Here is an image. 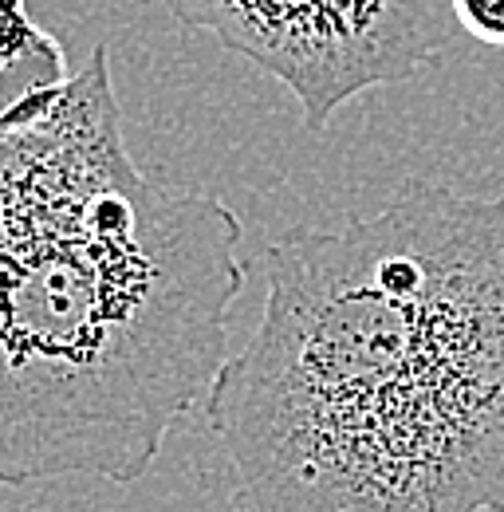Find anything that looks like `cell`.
<instances>
[{"instance_id": "cell-1", "label": "cell", "mask_w": 504, "mask_h": 512, "mask_svg": "<svg viewBox=\"0 0 504 512\" xmlns=\"http://www.w3.org/2000/svg\"><path fill=\"white\" fill-rule=\"evenodd\" d=\"M264 280L205 402L249 512H504V197L414 186Z\"/></svg>"}, {"instance_id": "cell-2", "label": "cell", "mask_w": 504, "mask_h": 512, "mask_svg": "<svg viewBox=\"0 0 504 512\" xmlns=\"http://www.w3.org/2000/svg\"><path fill=\"white\" fill-rule=\"evenodd\" d=\"M241 233L138 170L107 44L0 119V485L150 473L233 359Z\"/></svg>"}, {"instance_id": "cell-3", "label": "cell", "mask_w": 504, "mask_h": 512, "mask_svg": "<svg viewBox=\"0 0 504 512\" xmlns=\"http://www.w3.org/2000/svg\"><path fill=\"white\" fill-rule=\"evenodd\" d=\"M280 79L323 134L351 99L418 75L438 52V0H162Z\"/></svg>"}, {"instance_id": "cell-4", "label": "cell", "mask_w": 504, "mask_h": 512, "mask_svg": "<svg viewBox=\"0 0 504 512\" xmlns=\"http://www.w3.org/2000/svg\"><path fill=\"white\" fill-rule=\"evenodd\" d=\"M63 48L32 20L24 0H0V119L24 99L63 87Z\"/></svg>"}, {"instance_id": "cell-5", "label": "cell", "mask_w": 504, "mask_h": 512, "mask_svg": "<svg viewBox=\"0 0 504 512\" xmlns=\"http://www.w3.org/2000/svg\"><path fill=\"white\" fill-rule=\"evenodd\" d=\"M449 12L473 40L504 48V0H449Z\"/></svg>"}]
</instances>
